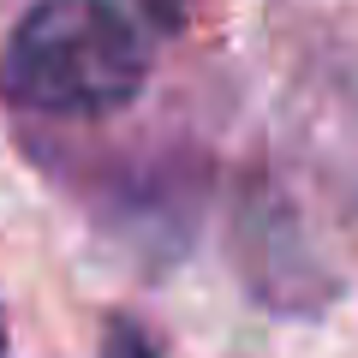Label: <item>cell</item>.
Instances as JSON below:
<instances>
[{
	"mask_svg": "<svg viewBox=\"0 0 358 358\" xmlns=\"http://www.w3.org/2000/svg\"><path fill=\"white\" fill-rule=\"evenodd\" d=\"M150 42L114 0H36L0 48V102L18 114L102 120L138 102Z\"/></svg>",
	"mask_w": 358,
	"mask_h": 358,
	"instance_id": "cell-1",
	"label": "cell"
},
{
	"mask_svg": "<svg viewBox=\"0 0 358 358\" xmlns=\"http://www.w3.org/2000/svg\"><path fill=\"white\" fill-rule=\"evenodd\" d=\"M102 358H162V346H155V334L143 329V322L108 317V329H102Z\"/></svg>",
	"mask_w": 358,
	"mask_h": 358,
	"instance_id": "cell-2",
	"label": "cell"
},
{
	"mask_svg": "<svg viewBox=\"0 0 358 358\" xmlns=\"http://www.w3.org/2000/svg\"><path fill=\"white\" fill-rule=\"evenodd\" d=\"M0 358H6V305H0Z\"/></svg>",
	"mask_w": 358,
	"mask_h": 358,
	"instance_id": "cell-3",
	"label": "cell"
}]
</instances>
